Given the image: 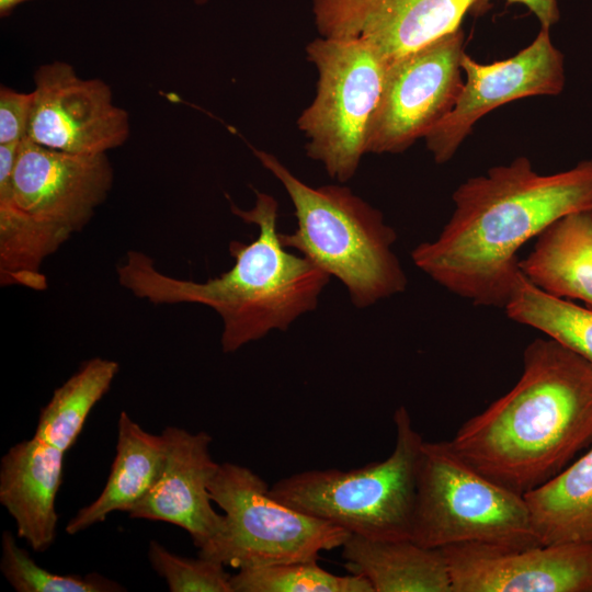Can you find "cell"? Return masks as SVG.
I'll return each instance as SVG.
<instances>
[{
	"mask_svg": "<svg viewBox=\"0 0 592 592\" xmlns=\"http://www.w3.org/2000/svg\"><path fill=\"white\" fill-rule=\"evenodd\" d=\"M453 203L439 237L418 244L412 261L474 305L504 308L521 247L563 216L592 208V159L539 174L521 156L463 182Z\"/></svg>",
	"mask_w": 592,
	"mask_h": 592,
	"instance_id": "6da1fadb",
	"label": "cell"
},
{
	"mask_svg": "<svg viewBox=\"0 0 592 592\" xmlns=\"http://www.w3.org/2000/svg\"><path fill=\"white\" fill-rule=\"evenodd\" d=\"M449 442L516 493L544 485L592 445V364L549 337L535 339L517 383Z\"/></svg>",
	"mask_w": 592,
	"mask_h": 592,
	"instance_id": "7a4b0ae2",
	"label": "cell"
},
{
	"mask_svg": "<svg viewBox=\"0 0 592 592\" xmlns=\"http://www.w3.org/2000/svg\"><path fill=\"white\" fill-rule=\"evenodd\" d=\"M255 204L242 209L230 202L234 215L259 229L249 242L231 241L234 265L205 282L170 276L146 253L130 250L117 265L121 286L155 305L198 304L223 321L225 353H232L270 331H286L303 314L317 307L330 275L303 255L287 251L277 231L278 203L254 190Z\"/></svg>",
	"mask_w": 592,
	"mask_h": 592,
	"instance_id": "3957f363",
	"label": "cell"
},
{
	"mask_svg": "<svg viewBox=\"0 0 592 592\" xmlns=\"http://www.w3.org/2000/svg\"><path fill=\"white\" fill-rule=\"evenodd\" d=\"M252 150L282 183L294 206L297 227L278 234L283 247L338 278L357 308L405 291L407 277L392 251L397 235L378 209L349 187L310 186L274 155Z\"/></svg>",
	"mask_w": 592,
	"mask_h": 592,
	"instance_id": "277c9868",
	"label": "cell"
},
{
	"mask_svg": "<svg viewBox=\"0 0 592 592\" xmlns=\"http://www.w3.org/2000/svg\"><path fill=\"white\" fill-rule=\"evenodd\" d=\"M396 443L382 462L343 471L293 474L270 487L284 504L371 539H412L423 439L405 406L394 413Z\"/></svg>",
	"mask_w": 592,
	"mask_h": 592,
	"instance_id": "5b68a950",
	"label": "cell"
},
{
	"mask_svg": "<svg viewBox=\"0 0 592 592\" xmlns=\"http://www.w3.org/2000/svg\"><path fill=\"white\" fill-rule=\"evenodd\" d=\"M412 539L429 548L539 545L524 497L478 471L449 441L421 446Z\"/></svg>",
	"mask_w": 592,
	"mask_h": 592,
	"instance_id": "8992f818",
	"label": "cell"
},
{
	"mask_svg": "<svg viewBox=\"0 0 592 592\" xmlns=\"http://www.w3.org/2000/svg\"><path fill=\"white\" fill-rule=\"evenodd\" d=\"M208 491L224 519L217 535L198 556L238 570L318 560L321 551L342 547L351 535L276 500L266 481L243 465L219 464Z\"/></svg>",
	"mask_w": 592,
	"mask_h": 592,
	"instance_id": "52a82bcc",
	"label": "cell"
},
{
	"mask_svg": "<svg viewBox=\"0 0 592 592\" xmlns=\"http://www.w3.org/2000/svg\"><path fill=\"white\" fill-rule=\"evenodd\" d=\"M318 72L312 102L297 119L306 153L327 173L346 182L367 153L368 132L389 60L371 44L320 36L307 47Z\"/></svg>",
	"mask_w": 592,
	"mask_h": 592,
	"instance_id": "ba28073f",
	"label": "cell"
},
{
	"mask_svg": "<svg viewBox=\"0 0 592 592\" xmlns=\"http://www.w3.org/2000/svg\"><path fill=\"white\" fill-rule=\"evenodd\" d=\"M464 42L459 27L389 61L367 153L405 151L453 110L464 84Z\"/></svg>",
	"mask_w": 592,
	"mask_h": 592,
	"instance_id": "9c48e42d",
	"label": "cell"
},
{
	"mask_svg": "<svg viewBox=\"0 0 592 592\" xmlns=\"http://www.w3.org/2000/svg\"><path fill=\"white\" fill-rule=\"evenodd\" d=\"M113 184L106 153L50 149L24 138L12 174V196L58 250L81 231Z\"/></svg>",
	"mask_w": 592,
	"mask_h": 592,
	"instance_id": "30bf717a",
	"label": "cell"
},
{
	"mask_svg": "<svg viewBox=\"0 0 592 592\" xmlns=\"http://www.w3.org/2000/svg\"><path fill=\"white\" fill-rule=\"evenodd\" d=\"M35 88L26 137L41 146L81 155L106 153L129 136L127 111L113 103L110 86L101 79H82L65 61L42 65Z\"/></svg>",
	"mask_w": 592,
	"mask_h": 592,
	"instance_id": "8fae6325",
	"label": "cell"
},
{
	"mask_svg": "<svg viewBox=\"0 0 592 592\" xmlns=\"http://www.w3.org/2000/svg\"><path fill=\"white\" fill-rule=\"evenodd\" d=\"M462 70L466 81L453 110L424 137L439 164L455 155L489 112L527 96L558 95L565 86L563 55L543 27L528 46L503 60L480 64L464 53Z\"/></svg>",
	"mask_w": 592,
	"mask_h": 592,
	"instance_id": "7c38bea8",
	"label": "cell"
},
{
	"mask_svg": "<svg viewBox=\"0 0 592 592\" xmlns=\"http://www.w3.org/2000/svg\"><path fill=\"white\" fill-rule=\"evenodd\" d=\"M453 592H592V543L441 548Z\"/></svg>",
	"mask_w": 592,
	"mask_h": 592,
	"instance_id": "4fadbf2b",
	"label": "cell"
},
{
	"mask_svg": "<svg viewBox=\"0 0 592 592\" xmlns=\"http://www.w3.org/2000/svg\"><path fill=\"white\" fill-rule=\"evenodd\" d=\"M473 0H311L323 37L353 38L389 61L460 27Z\"/></svg>",
	"mask_w": 592,
	"mask_h": 592,
	"instance_id": "5bb4252c",
	"label": "cell"
},
{
	"mask_svg": "<svg viewBox=\"0 0 592 592\" xmlns=\"http://www.w3.org/2000/svg\"><path fill=\"white\" fill-rule=\"evenodd\" d=\"M162 471L147 496L129 512L132 519L160 521L189 533L204 548L219 532L223 514L215 511L208 485L218 465L210 455L213 437L205 431L191 433L168 426Z\"/></svg>",
	"mask_w": 592,
	"mask_h": 592,
	"instance_id": "9a60e30c",
	"label": "cell"
},
{
	"mask_svg": "<svg viewBox=\"0 0 592 592\" xmlns=\"http://www.w3.org/2000/svg\"><path fill=\"white\" fill-rule=\"evenodd\" d=\"M65 452L33 435L2 456L0 502L15 522L16 533L33 550L45 551L56 537L55 508Z\"/></svg>",
	"mask_w": 592,
	"mask_h": 592,
	"instance_id": "2e32d148",
	"label": "cell"
},
{
	"mask_svg": "<svg viewBox=\"0 0 592 592\" xmlns=\"http://www.w3.org/2000/svg\"><path fill=\"white\" fill-rule=\"evenodd\" d=\"M166 459V440L145 431L125 411L117 422L116 454L106 483L99 497L81 508L65 531L82 532L105 521L109 514L128 513L157 482Z\"/></svg>",
	"mask_w": 592,
	"mask_h": 592,
	"instance_id": "e0dca14e",
	"label": "cell"
},
{
	"mask_svg": "<svg viewBox=\"0 0 592 592\" xmlns=\"http://www.w3.org/2000/svg\"><path fill=\"white\" fill-rule=\"evenodd\" d=\"M344 567L365 577L374 592H453L441 548L411 538L371 539L351 534L342 546Z\"/></svg>",
	"mask_w": 592,
	"mask_h": 592,
	"instance_id": "ac0fdd59",
	"label": "cell"
},
{
	"mask_svg": "<svg viewBox=\"0 0 592 592\" xmlns=\"http://www.w3.org/2000/svg\"><path fill=\"white\" fill-rule=\"evenodd\" d=\"M519 266L544 292L592 308V208L551 224Z\"/></svg>",
	"mask_w": 592,
	"mask_h": 592,
	"instance_id": "d6986e66",
	"label": "cell"
},
{
	"mask_svg": "<svg viewBox=\"0 0 592 592\" xmlns=\"http://www.w3.org/2000/svg\"><path fill=\"white\" fill-rule=\"evenodd\" d=\"M523 497L540 545L592 543V445Z\"/></svg>",
	"mask_w": 592,
	"mask_h": 592,
	"instance_id": "ffe728a7",
	"label": "cell"
},
{
	"mask_svg": "<svg viewBox=\"0 0 592 592\" xmlns=\"http://www.w3.org/2000/svg\"><path fill=\"white\" fill-rule=\"evenodd\" d=\"M20 144H0V283L41 292L47 288L43 263L56 250L13 200Z\"/></svg>",
	"mask_w": 592,
	"mask_h": 592,
	"instance_id": "44dd1931",
	"label": "cell"
},
{
	"mask_svg": "<svg viewBox=\"0 0 592 592\" xmlns=\"http://www.w3.org/2000/svg\"><path fill=\"white\" fill-rule=\"evenodd\" d=\"M115 361L94 357L55 389L41 410L34 436L67 452L76 443L93 407L110 389L117 372Z\"/></svg>",
	"mask_w": 592,
	"mask_h": 592,
	"instance_id": "7402d4cb",
	"label": "cell"
},
{
	"mask_svg": "<svg viewBox=\"0 0 592 592\" xmlns=\"http://www.w3.org/2000/svg\"><path fill=\"white\" fill-rule=\"evenodd\" d=\"M504 309L513 321L543 332L592 364V308L544 292L520 271Z\"/></svg>",
	"mask_w": 592,
	"mask_h": 592,
	"instance_id": "603a6c76",
	"label": "cell"
},
{
	"mask_svg": "<svg viewBox=\"0 0 592 592\" xmlns=\"http://www.w3.org/2000/svg\"><path fill=\"white\" fill-rule=\"evenodd\" d=\"M230 583L234 592H374L365 577L335 576L317 560L239 569Z\"/></svg>",
	"mask_w": 592,
	"mask_h": 592,
	"instance_id": "cb8c5ba5",
	"label": "cell"
},
{
	"mask_svg": "<svg viewBox=\"0 0 592 592\" xmlns=\"http://www.w3.org/2000/svg\"><path fill=\"white\" fill-rule=\"evenodd\" d=\"M0 569L18 592H113L121 587L96 573L86 577L57 574L38 566L14 536L4 531L1 540Z\"/></svg>",
	"mask_w": 592,
	"mask_h": 592,
	"instance_id": "d4e9b609",
	"label": "cell"
},
{
	"mask_svg": "<svg viewBox=\"0 0 592 592\" xmlns=\"http://www.w3.org/2000/svg\"><path fill=\"white\" fill-rule=\"evenodd\" d=\"M148 558L171 592H234L231 574L220 561L181 557L156 540L149 544Z\"/></svg>",
	"mask_w": 592,
	"mask_h": 592,
	"instance_id": "484cf974",
	"label": "cell"
},
{
	"mask_svg": "<svg viewBox=\"0 0 592 592\" xmlns=\"http://www.w3.org/2000/svg\"><path fill=\"white\" fill-rule=\"evenodd\" d=\"M33 92L0 89V144L22 141L26 137Z\"/></svg>",
	"mask_w": 592,
	"mask_h": 592,
	"instance_id": "4316f807",
	"label": "cell"
},
{
	"mask_svg": "<svg viewBox=\"0 0 592 592\" xmlns=\"http://www.w3.org/2000/svg\"><path fill=\"white\" fill-rule=\"evenodd\" d=\"M491 0H473L469 13L483 15L490 9ZM509 3L525 5L539 21L540 27L551 29L560 18L557 0H506Z\"/></svg>",
	"mask_w": 592,
	"mask_h": 592,
	"instance_id": "83f0119b",
	"label": "cell"
},
{
	"mask_svg": "<svg viewBox=\"0 0 592 592\" xmlns=\"http://www.w3.org/2000/svg\"><path fill=\"white\" fill-rule=\"evenodd\" d=\"M30 0H0V15H9L18 5Z\"/></svg>",
	"mask_w": 592,
	"mask_h": 592,
	"instance_id": "f1b7e54d",
	"label": "cell"
},
{
	"mask_svg": "<svg viewBox=\"0 0 592 592\" xmlns=\"http://www.w3.org/2000/svg\"><path fill=\"white\" fill-rule=\"evenodd\" d=\"M196 4H204L207 0H194Z\"/></svg>",
	"mask_w": 592,
	"mask_h": 592,
	"instance_id": "f546056e",
	"label": "cell"
}]
</instances>
